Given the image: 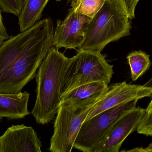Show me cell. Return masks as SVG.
<instances>
[{
    "label": "cell",
    "instance_id": "14",
    "mask_svg": "<svg viewBox=\"0 0 152 152\" xmlns=\"http://www.w3.org/2000/svg\"><path fill=\"white\" fill-rule=\"evenodd\" d=\"M131 70V78L133 81H136L142 76L151 67L150 55L142 51L130 53L127 57Z\"/></svg>",
    "mask_w": 152,
    "mask_h": 152
},
{
    "label": "cell",
    "instance_id": "4",
    "mask_svg": "<svg viewBox=\"0 0 152 152\" xmlns=\"http://www.w3.org/2000/svg\"><path fill=\"white\" fill-rule=\"evenodd\" d=\"M113 74V65L107 62L101 52L78 49L76 55L70 58L64 75L61 97L88 83L100 81L109 84Z\"/></svg>",
    "mask_w": 152,
    "mask_h": 152
},
{
    "label": "cell",
    "instance_id": "6",
    "mask_svg": "<svg viewBox=\"0 0 152 152\" xmlns=\"http://www.w3.org/2000/svg\"><path fill=\"white\" fill-rule=\"evenodd\" d=\"M137 101L121 104L84 121L74 143V148L82 152H93L116 121L136 107Z\"/></svg>",
    "mask_w": 152,
    "mask_h": 152
},
{
    "label": "cell",
    "instance_id": "15",
    "mask_svg": "<svg viewBox=\"0 0 152 152\" xmlns=\"http://www.w3.org/2000/svg\"><path fill=\"white\" fill-rule=\"evenodd\" d=\"M107 0H71V6L75 12L93 18Z\"/></svg>",
    "mask_w": 152,
    "mask_h": 152
},
{
    "label": "cell",
    "instance_id": "20",
    "mask_svg": "<svg viewBox=\"0 0 152 152\" xmlns=\"http://www.w3.org/2000/svg\"><path fill=\"white\" fill-rule=\"evenodd\" d=\"M127 152H152V145L150 144L146 148H137L134 149L133 150L126 151Z\"/></svg>",
    "mask_w": 152,
    "mask_h": 152
},
{
    "label": "cell",
    "instance_id": "17",
    "mask_svg": "<svg viewBox=\"0 0 152 152\" xmlns=\"http://www.w3.org/2000/svg\"><path fill=\"white\" fill-rule=\"evenodd\" d=\"M137 133L146 136H152V108L145 112L137 129Z\"/></svg>",
    "mask_w": 152,
    "mask_h": 152
},
{
    "label": "cell",
    "instance_id": "1",
    "mask_svg": "<svg viewBox=\"0 0 152 152\" xmlns=\"http://www.w3.org/2000/svg\"><path fill=\"white\" fill-rule=\"evenodd\" d=\"M54 29L46 18L0 42V93H18L32 80L53 46Z\"/></svg>",
    "mask_w": 152,
    "mask_h": 152
},
{
    "label": "cell",
    "instance_id": "18",
    "mask_svg": "<svg viewBox=\"0 0 152 152\" xmlns=\"http://www.w3.org/2000/svg\"><path fill=\"white\" fill-rule=\"evenodd\" d=\"M140 0H123L127 12L130 19L135 18V10Z\"/></svg>",
    "mask_w": 152,
    "mask_h": 152
},
{
    "label": "cell",
    "instance_id": "16",
    "mask_svg": "<svg viewBox=\"0 0 152 152\" xmlns=\"http://www.w3.org/2000/svg\"><path fill=\"white\" fill-rule=\"evenodd\" d=\"M22 0H0V8L4 12L18 17L23 6Z\"/></svg>",
    "mask_w": 152,
    "mask_h": 152
},
{
    "label": "cell",
    "instance_id": "5",
    "mask_svg": "<svg viewBox=\"0 0 152 152\" xmlns=\"http://www.w3.org/2000/svg\"><path fill=\"white\" fill-rule=\"evenodd\" d=\"M92 106L79 107L69 100H61L54 124L49 151L70 152Z\"/></svg>",
    "mask_w": 152,
    "mask_h": 152
},
{
    "label": "cell",
    "instance_id": "13",
    "mask_svg": "<svg viewBox=\"0 0 152 152\" xmlns=\"http://www.w3.org/2000/svg\"><path fill=\"white\" fill-rule=\"evenodd\" d=\"M49 0H24L18 25L20 32L31 28L37 23L42 16V12Z\"/></svg>",
    "mask_w": 152,
    "mask_h": 152
},
{
    "label": "cell",
    "instance_id": "8",
    "mask_svg": "<svg viewBox=\"0 0 152 152\" xmlns=\"http://www.w3.org/2000/svg\"><path fill=\"white\" fill-rule=\"evenodd\" d=\"M90 19L71 8L64 20L57 21L53 46L58 49L78 48L85 39V30Z\"/></svg>",
    "mask_w": 152,
    "mask_h": 152
},
{
    "label": "cell",
    "instance_id": "12",
    "mask_svg": "<svg viewBox=\"0 0 152 152\" xmlns=\"http://www.w3.org/2000/svg\"><path fill=\"white\" fill-rule=\"evenodd\" d=\"M30 94L28 92L18 93H0V120L23 118L30 114L28 102Z\"/></svg>",
    "mask_w": 152,
    "mask_h": 152
},
{
    "label": "cell",
    "instance_id": "9",
    "mask_svg": "<svg viewBox=\"0 0 152 152\" xmlns=\"http://www.w3.org/2000/svg\"><path fill=\"white\" fill-rule=\"evenodd\" d=\"M145 112V109L136 107L120 118L100 141L93 152L119 151L126 138L137 130Z\"/></svg>",
    "mask_w": 152,
    "mask_h": 152
},
{
    "label": "cell",
    "instance_id": "10",
    "mask_svg": "<svg viewBox=\"0 0 152 152\" xmlns=\"http://www.w3.org/2000/svg\"><path fill=\"white\" fill-rule=\"evenodd\" d=\"M42 144L30 126L12 125L0 137V152H41Z\"/></svg>",
    "mask_w": 152,
    "mask_h": 152
},
{
    "label": "cell",
    "instance_id": "2",
    "mask_svg": "<svg viewBox=\"0 0 152 152\" xmlns=\"http://www.w3.org/2000/svg\"><path fill=\"white\" fill-rule=\"evenodd\" d=\"M70 61L53 46L39 66L36 75V100L31 112L38 124H48L57 114L63 78Z\"/></svg>",
    "mask_w": 152,
    "mask_h": 152
},
{
    "label": "cell",
    "instance_id": "3",
    "mask_svg": "<svg viewBox=\"0 0 152 152\" xmlns=\"http://www.w3.org/2000/svg\"><path fill=\"white\" fill-rule=\"evenodd\" d=\"M129 19L123 0H107L88 22L79 50L101 52L111 42L129 35Z\"/></svg>",
    "mask_w": 152,
    "mask_h": 152
},
{
    "label": "cell",
    "instance_id": "19",
    "mask_svg": "<svg viewBox=\"0 0 152 152\" xmlns=\"http://www.w3.org/2000/svg\"><path fill=\"white\" fill-rule=\"evenodd\" d=\"M10 37L6 28L3 22L2 17L1 14V8H0V42H3L7 40Z\"/></svg>",
    "mask_w": 152,
    "mask_h": 152
},
{
    "label": "cell",
    "instance_id": "23",
    "mask_svg": "<svg viewBox=\"0 0 152 152\" xmlns=\"http://www.w3.org/2000/svg\"><path fill=\"white\" fill-rule=\"evenodd\" d=\"M22 1H24V0H22Z\"/></svg>",
    "mask_w": 152,
    "mask_h": 152
},
{
    "label": "cell",
    "instance_id": "21",
    "mask_svg": "<svg viewBox=\"0 0 152 152\" xmlns=\"http://www.w3.org/2000/svg\"><path fill=\"white\" fill-rule=\"evenodd\" d=\"M152 108V100L151 101V102H150V103L149 104V105H148V106H147V108H146V109H145V112H148V111H149Z\"/></svg>",
    "mask_w": 152,
    "mask_h": 152
},
{
    "label": "cell",
    "instance_id": "7",
    "mask_svg": "<svg viewBox=\"0 0 152 152\" xmlns=\"http://www.w3.org/2000/svg\"><path fill=\"white\" fill-rule=\"evenodd\" d=\"M152 97V86L131 84L126 81L110 86L100 99L92 106L86 117L88 120L98 113L124 103Z\"/></svg>",
    "mask_w": 152,
    "mask_h": 152
},
{
    "label": "cell",
    "instance_id": "22",
    "mask_svg": "<svg viewBox=\"0 0 152 152\" xmlns=\"http://www.w3.org/2000/svg\"><path fill=\"white\" fill-rule=\"evenodd\" d=\"M57 1H61V0H57Z\"/></svg>",
    "mask_w": 152,
    "mask_h": 152
},
{
    "label": "cell",
    "instance_id": "11",
    "mask_svg": "<svg viewBox=\"0 0 152 152\" xmlns=\"http://www.w3.org/2000/svg\"><path fill=\"white\" fill-rule=\"evenodd\" d=\"M103 82H92L82 85L61 96V100H69L79 107L93 106L108 89Z\"/></svg>",
    "mask_w": 152,
    "mask_h": 152
}]
</instances>
